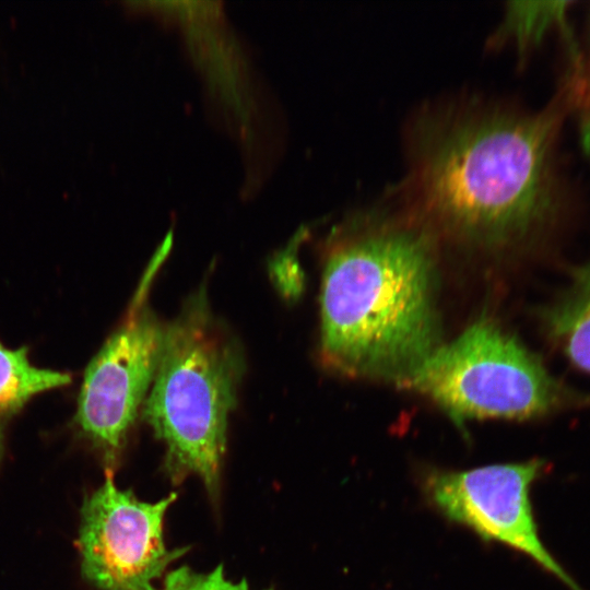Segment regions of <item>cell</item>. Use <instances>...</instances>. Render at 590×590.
<instances>
[{
    "mask_svg": "<svg viewBox=\"0 0 590 590\" xmlns=\"http://www.w3.org/2000/svg\"><path fill=\"white\" fill-rule=\"evenodd\" d=\"M176 498L170 493L142 502L106 474L81 508L78 546L84 578L101 590H157L155 580L188 550L168 548L164 541L165 515Z\"/></svg>",
    "mask_w": 590,
    "mask_h": 590,
    "instance_id": "8992f818",
    "label": "cell"
},
{
    "mask_svg": "<svg viewBox=\"0 0 590 590\" xmlns=\"http://www.w3.org/2000/svg\"><path fill=\"white\" fill-rule=\"evenodd\" d=\"M438 404L456 422L528 420L590 406L541 359L491 319H480L441 344L401 385Z\"/></svg>",
    "mask_w": 590,
    "mask_h": 590,
    "instance_id": "277c9868",
    "label": "cell"
},
{
    "mask_svg": "<svg viewBox=\"0 0 590 590\" xmlns=\"http://www.w3.org/2000/svg\"><path fill=\"white\" fill-rule=\"evenodd\" d=\"M544 468L543 460L531 459L465 471L429 469L421 477V487L428 503L449 520L526 554L569 590H582L539 536L530 488Z\"/></svg>",
    "mask_w": 590,
    "mask_h": 590,
    "instance_id": "52a82bcc",
    "label": "cell"
},
{
    "mask_svg": "<svg viewBox=\"0 0 590 590\" xmlns=\"http://www.w3.org/2000/svg\"><path fill=\"white\" fill-rule=\"evenodd\" d=\"M542 321L565 357L590 374V258L573 270L568 287L544 310Z\"/></svg>",
    "mask_w": 590,
    "mask_h": 590,
    "instance_id": "ba28073f",
    "label": "cell"
},
{
    "mask_svg": "<svg viewBox=\"0 0 590 590\" xmlns=\"http://www.w3.org/2000/svg\"><path fill=\"white\" fill-rule=\"evenodd\" d=\"M70 382L68 373L33 365L25 346L11 349L0 342V461L8 422L33 397Z\"/></svg>",
    "mask_w": 590,
    "mask_h": 590,
    "instance_id": "30bf717a",
    "label": "cell"
},
{
    "mask_svg": "<svg viewBox=\"0 0 590 590\" xmlns=\"http://www.w3.org/2000/svg\"><path fill=\"white\" fill-rule=\"evenodd\" d=\"M157 590H251L247 580L228 579L222 565L208 573L197 571L188 566H180L168 571ZM273 590V589H264Z\"/></svg>",
    "mask_w": 590,
    "mask_h": 590,
    "instance_id": "8fae6325",
    "label": "cell"
},
{
    "mask_svg": "<svg viewBox=\"0 0 590 590\" xmlns=\"http://www.w3.org/2000/svg\"><path fill=\"white\" fill-rule=\"evenodd\" d=\"M245 370L234 334L215 316L205 284L165 326L162 353L143 416L165 448L174 483L198 476L219 491L227 424Z\"/></svg>",
    "mask_w": 590,
    "mask_h": 590,
    "instance_id": "3957f363",
    "label": "cell"
},
{
    "mask_svg": "<svg viewBox=\"0 0 590 590\" xmlns=\"http://www.w3.org/2000/svg\"><path fill=\"white\" fill-rule=\"evenodd\" d=\"M573 107L567 82L538 111L477 95L428 102L408 122L406 173L391 193L438 240L530 247L563 214L557 145Z\"/></svg>",
    "mask_w": 590,
    "mask_h": 590,
    "instance_id": "6da1fadb",
    "label": "cell"
},
{
    "mask_svg": "<svg viewBox=\"0 0 590 590\" xmlns=\"http://www.w3.org/2000/svg\"><path fill=\"white\" fill-rule=\"evenodd\" d=\"M590 79V76H588ZM590 83V82H589Z\"/></svg>",
    "mask_w": 590,
    "mask_h": 590,
    "instance_id": "7c38bea8",
    "label": "cell"
},
{
    "mask_svg": "<svg viewBox=\"0 0 590 590\" xmlns=\"http://www.w3.org/2000/svg\"><path fill=\"white\" fill-rule=\"evenodd\" d=\"M389 196L324 243L320 357L342 375L401 385L442 344L439 240Z\"/></svg>",
    "mask_w": 590,
    "mask_h": 590,
    "instance_id": "7a4b0ae2",
    "label": "cell"
},
{
    "mask_svg": "<svg viewBox=\"0 0 590 590\" xmlns=\"http://www.w3.org/2000/svg\"><path fill=\"white\" fill-rule=\"evenodd\" d=\"M172 233L144 272L126 315L90 362L74 417L80 434L114 474L158 366L165 326L150 306V291L168 253Z\"/></svg>",
    "mask_w": 590,
    "mask_h": 590,
    "instance_id": "5b68a950",
    "label": "cell"
},
{
    "mask_svg": "<svg viewBox=\"0 0 590 590\" xmlns=\"http://www.w3.org/2000/svg\"><path fill=\"white\" fill-rule=\"evenodd\" d=\"M569 1L508 2L503 20L489 38L492 47L511 45L526 57L553 32L573 37L568 24Z\"/></svg>",
    "mask_w": 590,
    "mask_h": 590,
    "instance_id": "9c48e42d",
    "label": "cell"
}]
</instances>
